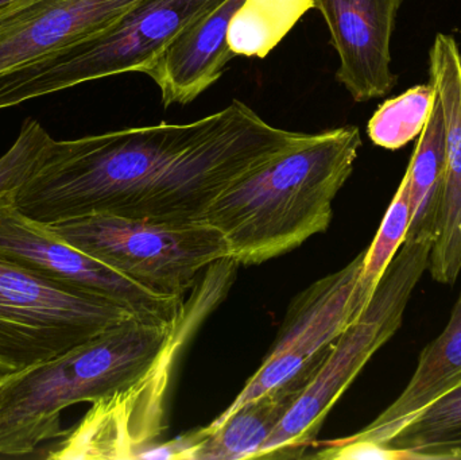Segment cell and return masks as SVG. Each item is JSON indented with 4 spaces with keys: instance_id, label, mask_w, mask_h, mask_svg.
I'll use <instances>...</instances> for the list:
<instances>
[{
    "instance_id": "21",
    "label": "cell",
    "mask_w": 461,
    "mask_h": 460,
    "mask_svg": "<svg viewBox=\"0 0 461 460\" xmlns=\"http://www.w3.org/2000/svg\"><path fill=\"white\" fill-rule=\"evenodd\" d=\"M51 140L40 122L30 118L23 122L18 137L0 157V199L23 184Z\"/></svg>"
},
{
    "instance_id": "3",
    "label": "cell",
    "mask_w": 461,
    "mask_h": 460,
    "mask_svg": "<svg viewBox=\"0 0 461 460\" xmlns=\"http://www.w3.org/2000/svg\"><path fill=\"white\" fill-rule=\"evenodd\" d=\"M172 329L129 319L50 361L0 380V456L34 453L42 443L64 437L62 410L134 385L153 366Z\"/></svg>"
},
{
    "instance_id": "16",
    "label": "cell",
    "mask_w": 461,
    "mask_h": 460,
    "mask_svg": "<svg viewBox=\"0 0 461 460\" xmlns=\"http://www.w3.org/2000/svg\"><path fill=\"white\" fill-rule=\"evenodd\" d=\"M446 167V126L440 102L420 134L405 176L411 192V221L405 242H435Z\"/></svg>"
},
{
    "instance_id": "4",
    "label": "cell",
    "mask_w": 461,
    "mask_h": 460,
    "mask_svg": "<svg viewBox=\"0 0 461 460\" xmlns=\"http://www.w3.org/2000/svg\"><path fill=\"white\" fill-rule=\"evenodd\" d=\"M432 240L403 243L362 315L335 340L305 391L268 437L257 459L301 458L367 362L402 326L403 313L428 270Z\"/></svg>"
},
{
    "instance_id": "6",
    "label": "cell",
    "mask_w": 461,
    "mask_h": 460,
    "mask_svg": "<svg viewBox=\"0 0 461 460\" xmlns=\"http://www.w3.org/2000/svg\"><path fill=\"white\" fill-rule=\"evenodd\" d=\"M49 227L73 248L162 296L185 297L208 267L230 258L223 235L205 221L99 213Z\"/></svg>"
},
{
    "instance_id": "13",
    "label": "cell",
    "mask_w": 461,
    "mask_h": 460,
    "mask_svg": "<svg viewBox=\"0 0 461 460\" xmlns=\"http://www.w3.org/2000/svg\"><path fill=\"white\" fill-rule=\"evenodd\" d=\"M429 62L446 126V167L428 272L436 283L454 285L461 273V50L456 40L436 35Z\"/></svg>"
},
{
    "instance_id": "11",
    "label": "cell",
    "mask_w": 461,
    "mask_h": 460,
    "mask_svg": "<svg viewBox=\"0 0 461 460\" xmlns=\"http://www.w3.org/2000/svg\"><path fill=\"white\" fill-rule=\"evenodd\" d=\"M138 0H26L0 14V83L104 32Z\"/></svg>"
},
{
    "instance_id": "17",
    "label": "cell",
    "mask_w": 461,
    "mask_h": 460,
    "mask_svg": "<svg viewBox=\"0 0 461 460\" xmlns=\"http://www.w3.org/2000/svg\"><path fill=\"white\" fill-rule=\"evenodd\" d=\"M312 8L314 0H244L230 19V50L235 56L265 59Z\"/></svg>"
},
{
    "instance_id": "10",
    "label": "cell",
    "mask_w": 461,
    "mask_h": 460,
    "mask_svg": "<svg viewBox=\"0 0 461 460\" xmlns=\"http://www.w3.org/2000/svg\"><path fill=\"white\" fill-rule=\"evenodd\" d=\"M365 251L339 272L325 275L301 292L287 310L273 347L240 393L205 432L218 429L233 412L271 389L292 380L301 370L321 358L341 332L362 312L355 300Z\"/></svg>"
},
{
    "instance_id": "20",
    "label": "cell",
    "mask_w": 461,
    "mask_h": 460,
    "mask_svg": "<svg viewBox=\"0 0 461 460\" xmlns=\"http://www.w3.org/2000/svg\"><path fill=\"white\" fill-rule=\"evenodd\" d=\"M438 102L432 83L413 86L379 105L368 122L371 142L387 150H398L419 137Z\"/></svg>"
},
{
    "instance_id": "19",
    "label": "cell",
    "mask_w": 461,
    "mask_h": 460,
    "mask_svg": "<svg viewBox=\"0 0 461 460\" xmlns=\"http://www.w3.org/2000/svg\"><path fill=\"white\" fill-rule=\"evenodd\" d=\"M411 221V192L408 177L403 176L373 243L365 250L362 270L355 289V300L360 312L367 308L384 272L405 243Z\"/></svg>"
},
{
    "instance_id": "8",
    "label": "cell",
    "mask_w": 461,
    "mask_h": 460,
    "mask_svg": "<svg viewBox=\"0 0 461 460\" xmlns=\"http://www.w3.org/2000/svg\"><path fill=\"white\" fill-rule=\"evenodd\" d=\"M123 308L0 258V380L50 361L123 321Z\"/></svg>"
},
{
    "instance_id": "18",
    "label": "cell",
    "mask_w": 461,
    "mask_h": 460,
    "mask_svg": "<svg viewBox=\"0 0 461 460\" xmlns=\"http://www.w3.org/2000/svg\"><path fill=\"white\" fill-rule=\"evenodd\" d=\"M411 460H461V383L411 419L387 443Z\"/></svg>"
},
{
    "instance_id": "9",
    "label": "cell",
    "mask_w": 461,
    "mask_h": 460,
    "mask_svg": "<svg viewBox=\"0 0 461 460\" xmlns=\"http://www.w3.org/2000/svg\"><path fill=\"white\" fill-rule=\"evenodd\" d=\"M14 192L0 199V258L70 291L113 302L143 323L175 329L185 310L184 297L153 293L73 248L50 227L23 215L14 205Z\"/></svg>"
},
{
    "instance_id": "24",
    "label": "cell",
    "mask_w": 461,
    "mask_h": 460,
    "mask_svg": "<svg viewBox=\"0 0 461 460\" xmlns=\"http://www.w3.org/2000/svg\"><path fill=\"white\" fill-rule=\"evenodd\" d=\"M24 2L26 0H0V14L5 13V11L11 10V8L16 7V5Z\"/></svg>"
},
{
    "instance_id": "14",
    "label": "cell",
    "mask_w": 461,
    "mask_h": 460,
    "mask_svg": "<svg viewBox=\"0 0 461 460\" xmlns=\"http://www.w3.org/2000/svg\"><path fill=\"white\" fill-rule=\"evenodd\" d=\"M461 383V292L444 331L420 354L413 377L402 393L373 423L348 440L387 446L411 419Z\"/></svg>"
},
{
    "instance_id": "2",
    "label": "cell",
    "mask_w": 461,
    "mask_h": 460,
    "mask_svg": "<svg viewBox=\"0 0 461 460\" xmlns=\"http://www.w3.org/2000/svg\"><path fill=\"white\" fill-rule=\"evenodd\" d=\"M360 148L357 126L306 134L219 194L203 221L223 235L238 265L290 253L327 231L333 200L351 177Z\"/></svg>"
},
{
    "instance_id": "7",
    "label": "cell",
    "mask_w": 461,
    "mask_h": 460,
    "mask_svg": "<svg viewBox=\"0 0 461 460\" xmlns=\"http://www.w3.org/2000/svg\"><path fill=\"white\" fill-rule=\"evenodd\" d=\"M226 0H138L104 32L0 83V111L80 84L142 73L181 32Z\"/></svg>"
},
{
    "instance_id": "12",
    "label": "cell",
    "mask_w": 461,
    "mask_h": 460,
    "mask_svg": "<svg viewBox=\"0 0 461 460\" xmlns=\"http://www.w3.org/2000/svg\"><path fill=\"white\" fill-rule=\"evenodd\" d=\"M403 0H314L321 13L340 64L336 80L357 103L389 94L397 75L392 72L395 19Z\"/></svg>"
},
{
    "instance_id": "1",
    "label": "cell",
    "mask_w": 461,
    "mask_h": 460,
    "mask_svg": "<svg viewBox=\"0 0 461 460\" xmlns=\"http://www.w3.org/2000/svg\"><path fill=\"white\" fill-rule=\"evenodd\" d=\"M305 135L271 126L235 99L191 123L51 140L13 203L45 226L99 213L203 221L219 194Z\"/></svg>"
},
{
    "instance_id": "23",
    "label": "cell",
    "mask_w": 461,
    "mask_h": 460,
    "mask_svg": "<svg viewBox=\"0 0 461 460\" xmlns=\"http://www.w3.org/2000/svg\"><path fill=\"white\" fill-rule=\"evenodd\" d=\"M207 435L204 427L192 429V431L186 432V434L181 435L176 439L169 440V442L145 448L137 459L194 460V451L202 445Z\"/></svg>"
},
{
    "instance_id": "15",
    "label": "cell",
    "mask_w": 461,
    "mask_h": 460,
    "mask_svg": "<svg viewBox=\"0 0 461 460\" xmlns=\"http://www.w3.org/2000/svg\"><path fill=\"white\" fill-rule=\"evenodd\" d=\"M328 353L312 362L292 380L239 408L215 431L207 432V437L194 451V460L257 459L268 437L305 391Z\"/></svg>"
},
{
    "instance_id": "22",
    "label": "cell",
    "mask_w": 461,
    "mask_h": 460,
    "mask_svg": "<svg viewBox=\"0 0 461 460\" xmlns=\"http://www.w3.org/2000/svg\"><path fill=\"white\" fill-rule=\"evenodd\" d=\"M321 451L314 455L322 460H409L408 454L402 450L378 445V443L365 442V440H348L346 437L320 443Z\"/></svg>"
},
{
    "instance_id": "5",
    "label": "cell",
    "mask_w": 461,
    "mask_h": 460,
    "mask_svg": "<svg viewBox=\"0 0 461 460\" xmlns=\"http://www.w3.org/2000/svg\"><path fill=\"white\" fill-rule=\"evenodd\" d=\"M236 262L208 267L192 291L180 321L153 366L134 385L94 402L86 418L49 454V459H137L167 429V394L178 353L226 296Z\"/></svg>"
}]
</instances>
